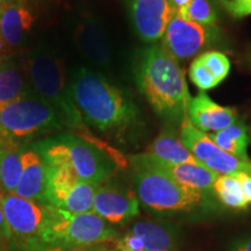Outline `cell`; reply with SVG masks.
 Listing matches in <instances>:
<instances>
[{"label": "cell", "instance_id": "ba28073f", "mask_svg": "<svg viewBox=\"0 0 251 251\" xmlns=\"http://www.w3.org/2000/svg\"><path fill=\"white\" fill-rule=\"evenodd\" d=\"M224 46V33L218 26H206L175 14L162 37L161 47L176 61L188 59L212 47Z\"/></svg>", "mask_w": 251, "mask_h": 251}, {"label": "cell", "instance_id": "4dcf8cb0", "mask_svg": "<svg viewBox=\"0 0 251 251\" xmlns=\"http://www.w3.org/2000/svg\"><path fill=\"white\" fill-rule=\"evenodd\" d=\"M235 177L237 178L238 183L241 185V188H242V192L248 205H251V174L240 172V174L235 175Z\"/></svg>", "mask_w": 251, "mask_h": 251}, {"label": "cell", "instance_id": "cb8c5ba5", "mask_svg": "<svg viewBox=\"0 0 251 251\" xmlns=\"http://www.w3.org/2000/svg\"><path fill=\"white\" fill-rule=\"evenodd\" d=\"M213 193L216 200L228 208L243 211L249 206L235 176L218 175L213 185Z\"/></svg>", "mask_w": 251, "mask_h": 251}, {"label": "cell", "instance_id": "d4e9b609", "mask_svg": "<svg viewBox=\"0 0 251 251\" xmlns=\"http://www.w3.org/2000/svg\"><path fill=\"white\" fill-rule=\"evenodd\" d=\"M177 14L185 20L206 26H216L219 19L218 11L212 0H191L190 4L178 11Z\"/></svg>", "mask_w": 251, "mask_h": 251}, {"label": "cell", "instance_id": "8d00e7d4", "mask_svg": "<svg viewBox=\"0 0 251 251\" xmlns=\"http://www.w3.org/2000/svg\"><path fill=\"white\" fill-rule=\"evenodd\" d=\"M4 41L1 39V35H0V61H1V56H2V51H4Z\"/></svg>", "mask_w": 251, "mask_h": 251}, {"label": "cell", "instance_id": "d590c367", "mask_svg": "<svg viewBox=\"0 0 251 251\" xmlns=\"http://www.w3.org/2000/svg\"><path fill=\"white\" fill-rule=\"evenodd\" d=\"M0 251H11L8 247V242L0 240Z\"/></svg>", "mask_w": 251, "mask_h": 251}, {"label": "cell", "instance_id": "ffe728a7", "mask_svg": "<svg viewBox=\"0 0 251 251\" xmlns=\"http://www.w3.org/2000/svg\"><path fill=\"white\" fill-rule=\"evenodd\" d=\"M148 152L170 164H200L185 147L175 125L168 124L163 128L149 146Z\"/></svg>", "mask_w": 251, "mask_h": 251}, {"label": "cell", "instance_id": "ab89813d", "mask_svg": "<svg viewBox=\"0 0 251 251\" xmlns=\"http://www.w3.org/2000/svg\"><path fill=\"white\" fill-rule=\"evenodd\" d=\"M0 143H1V140H0Z\"/></svg>", "mask_w": 251, "mask_h": 251}, {"label": "cell", "instance_id": "3957f363", "mask_svg": "<svg viewBox=\"0 0 251 251\" xmlns=\"http://www.w3.org/2000/svg\"><path fill=\"white\" fill-rule=\"evenodd\" d=\"M141 92L153 112L166 124L177 125L187 117L191 97L179 63L161 46L144 49L136 69Z\"/></svg>", "mask_w": 251, "mask_h": 251}, {"label": "cell", "instance_id": "74e56055", "mask_svg": "<svg viewBox=\"0 0 251 251\" xmlns=\"http://www.w3.org/2000/svg\"><path fill=\"white\" fill-rule=\"evenodd\" d=\"M9 1H12V0H0V5L6 4V2H9Z\"/></svg>", "mask_w": 251, "mask_h": 251}, {"label": "cell", "instance_id": "277c9868", "mask_svg": "<svg viewBox=\"0 0 251 251\" xmlns=\"http://www.w3.org/2000/svg\"><path fill=\"white\" fill-rule=\"evenodd\" d=\"M48 166L67 164L79 179L100 185L107 183L124 163L119 153L78 135H64L57 140H46L34 147Z\"/></svg>", "mask_w": 251, "mask_h": 251}, {"label": "cell", "instance_id": "e575fe53", "mask_svg": "<svg viewBox=\"0 0 251 251\" xmlns=\"http://www.w3.org/2000/svg\"><path fill=\"white\" fill-rule=\"evenodd\" d=\"M98 251H118V250L117 248L114 247L113 242H106V243L100 244Z\"/></svg>", "mask_w": 251, "mask_h": 251}, {"label": "cell", "instance_id": "4316f807", "mask_svg": "<svg viewBox=\"0 0 251 251\" xmlns=\"http://www.w3.org/2000/svg\"><path fill=\"white\" fill-rule=\"evenodd\" d=\"M205 67L211 71V74L216 78L219 84L226 79L230 71V61L224 52L216 51V50H209V51L202 52L198 56Z\"/></svg>", "mask_w": 251, "mask_h": 251}, {"label": "cell", "instance_id": "4fadbf2b", "mask_svg": "<svg viewBox=\"0 0 251 251\" xmlns=\"http://www.w3.org/2000/svg\"><path fill=\"white\" fill-rule=\"evenodd\" d=\"M176 14L169 0H130V17L137 35L144 42L162 40Z\"/></svg>", "mask_w": 251, "mask_h": 251}, {"label": "cell", "instance_id": "30bf717a", "mask_svg": "<svg viewBox=\"0 0 251 251\" xmlns=\"http://www.w3.org/2000/svg\"><path fill=\"white\" fill-rule=\"evenodd\" d=\"M180 139L200 164L216 175L235 176L240 172L251 174V162H244L222 150L208 134L199 130L188 117L179 126Z\"/></svg>", "mask_w": 251, "mask_h": 251}, {"label": "cell", "instance_id": "52a82bcc", "mask_svg": "<svg viewBox=\"0 0 251 251\" xmlns=\"http://www.w3.org/2000/svg\"><path fill=\"white\" fill-rule=\"evenodd\" d=\"M119 237L114 228L94 212L74 214L63 209H52L48 225L39 236L47 243L68 246H97L114 242Z\"/></svg>", "mask_w": 251, "mask_h": 251}, {"label": "cell", "instance_id": "44dd1931", "mask_svg": "<svg viewBox=\"0 0 251 251\" xmlns=\"http://www.w3.org/2000/svg\"><path fill=\"white\" fill-rule=\"evenodd\" d=\"M30 91L24 65L11 59L0 61V109Z\"/></svg>", "mask_w": 251, "mask_h": 251}, {"label": "cell", "instance_id": "836d02e7", "mask_svg": "<svg viewBox=\"0 0 251 251\" xmlns=\"http://www.w3.org/2000/svg\"><path fill=\"white\" fill-rule=\"evenodd\" d=\"M190 1L191 0H169V2H170L171 6L176 11V14H177L178 11L186 7V6L190 4Z\"/></svg>", "mask_w": 251, "mask_h": 251}, {"label": "cell", "instance_id": "5b68a950", "mask_svg": "<svg viewBox=\"0 0 251 251\" xmlns=\"http://www.w3.org/2000/svg\"><path fill=\"white\" fill-rule=\"evenodd\" d=\"M30 91L51 103L61 113L68 127L83 128V119L72 100L65 80L64 63L54 52L37 48L30 52L24 64Z\"/></svg>", "mask_w": 251, "mask_h": 251}, {"label": "cell", "instance_id": "e0dca14e", "mask_svg": "<svg viewBox=\"0 0 251 251\" xmlns=\"http://www.w3.org/2000/svg\"><path fill=\"white\" fill-rule=\"evenodd\" d=\"M48 166L35 148L25 149L23 153V174L15 190L17 196L25 199L47 202Z\"/></svg>", "mask_w": 251, "mask_h": 251}, {"label": "cell", "instance_id": "1f68e13d", "mask_svg": "<svg viewBox=\"0 0 251 251\" xmlns=\"http://www.w3.org/2000/svg\"><path fill=\"white\" fill-rule=\"evenodd\" d=\"M230 251H251V236H243L230 244Z\"/></svg>", "mask_w": 251, "mask_h": 251}, {"label": "cell", "instance_id": "ac0fdd59", "mask_svg": "<svg viewBox=\"0 0 251 251\" xmlns=\"http://www.w3.org/2000/svg\"><path fill=\"white\" fill-rule=\"evenodd\" d=\"M147 155L152 165H155L157 169L164 172L177 183L200 193L214 196L213 185L218 175L207 169L206 166L201 164H170L156 158L149 152H147Z\"/></svg>", "mask_w": 251, "mask_h": 251}, {"label": "cell", "instance_id": "5bb4252c", "mask_svg": "<svg viewBox=\"0 0 251 251\" xmlns=\"http://www.w3.org/2000/svg\"><path fill=\"white\" fill-rule=\"evenodd\" d=\"M75 41L84 57L100 68H108L112 63V49L107 33L101 21L87 14L75 29Z\"/></svg>", "mask_w": 251, "mask_h": 251}, {"label": "cell", "instance_id": "2e32d148", "mask_svg": "<svg viewBox=\"0 0 251 251\" xmlns=\"http://www.w3.org/2000/svg\"><path fill=\"white\" fill-rule=\"evenodd\" d=\"M35 21L28 0H12L0 5V35L4 45L18 48Z\"/></svg>", "mask_w": 251, "mask_h": 251}, {"label": "cell", "instance_id": "d6a6232c", "mask_svg": "<svg viewBox=\"0 0 251 251\" xmlns=\"http://www.w3.org/2000/svg\"><path fill=\"white\" fill-rule=\"evenodd\" d=\"M12 238L11 230H9L7 222H6L4 211H2L1 202H0V240L6 241V242H9Z\"/></svg>", "mask_w": 251, "mask_h": 251}, {"label": "cell", "instance_id": "484cf974", "mask_svg": "<svg viewBox=\"0 0 251 251\" xmlns=\"http://www.w3.org/2000/svg\"><path fill=\"white\" fill-rule=\"evenodd\" d=\"M100 244L97 246H68L61 243H47L39 237L27 238V240H14L8 242L11 251H98Z\"/></svg>", "mask_w": 251, "mask_h": 251}, {"label": "cell", "instance_id": "83f0119b", "mask_svg": "<svg viewBox=\"0 0 251 251\" xmlns=\"http://www.w3.org/2000/svg\"><path fill=\"white\" fill-rule=\"evenodd\" d=\"M188 76L192 83L199 89L201 92L214 89L219 85V81L211 74V71L205 67V64L197 57L191 63L190 70H188Z\"/></svg>", "mask_w": 251, "mask_h": 251}, {"label": "cell", "instance_id": "7a4b0ae2", "mask_svg": "<svg viewBox=\"0 0 251 251\" xmlns=\"http://www.w3.org/2000/svg\"><path fill=\"white\" fill-rule=\"evenodd\" d=\"M84 124L107 134H121L140 122L139 109L124 91L101 74L78 68L69 84Z\"/></svg>", "mask_w": 251, "mask_h": 251}, {"label": "cell", "instance_id": "6da1fadb", "mask_svg": "<svg viewBox=\"0 0 251 251\" xmlns=\"http://www.w3.org/2000/svg\"><path fill=\"white\" fill-rule=\"evenodd\" d=\"M134 191L140 205L162 219H190L215 213L218 200L172 179L149 161L147 152L129 157Z\"/></svg>", "mask_w": 251, "mask_h": 251}, {"label": "cell", "instance_id": "9c48e42d", "mask_svg": "<svg viewBox=\"0 0 251 251\" xmlns=\"http://www.w3.org/2000/svg\"><path fill=\"white\" fill-rule=\"evenodd\" d=\"M97 190L98 185L79 179L67 164L48 166L47 202L56 208L74 214L93 212Z\"/></svg>", "mask_w": 251, "mask_h": 251}, {"label": "cell", "instance_id": "7c38bea8", "mask_svg": "<svg viewBox=\"0 0 251 251\" xmlns=\"http://www.w3.org/2000/svg\"><path fill=\"white\" fill-rule=\"evenodd\" d=\"M93 212L111 225H125L140 214V202L135 191L120 184L100 185L93 201Z\"/></svg>", "mask_w": 251, "mask_h": 251}, {"label": "cell", "instance_id": "d6986e66", "mask_svg": "<svg viewBox=\"0 0 251 251\" xmlns=\"http://www.w3.org/2000/svg\"><path fill=\"white\" fill-rule=\"evenodd\" d=\"M130 230L142 238L146 251H179V230L170 222L140 220L131 226Z\"/></svg>", "mask_w": 251, "mask_h": 251}, {"label": "cell", "instance_id": "8992f818", "mask_svg": "<svg viewBox=\"0 0 251 251\" xmlns=\"http://www.w3.org/2000/svg\"><path fill=\"white\" fill-rule=\"evenodd\" d=\"M65 127L61 113L33 92L0 109V140L5 142L23 144Z\"/></svg>", "mask_w": 251, "mask_h": 251}, {"label": "cell", "instance_id": "603a6c76", "mask_svg": "<svg viewBox=\"0 0 251 251\" xmlns=\"http://www.w3.org/2000/svg\"><path fill=\"white\" fill-rule=\"evenodd\" d=\"M208 135L216 143V146H219L226 152L230 153L241 161L251 162L248 156V146H249L251 137L249 127L244 122L238 120L225 129Z\"/></svg>", "mask_w": 251, "mask_h": 251}, {"label": "cell", "instance_id": "8fae6325", "mask_svg": "<svg viewBox=\"0 0 251 251\" xmlns=\"http://www.w3.org/2000/svg\"><path fill=\"white\" fill-rule=\"evenodd\" d=\"M0 202L14 240L39 237L48 225L54 209V206L49 203L25 199L11 193H0Z\"/></svg>", "mask_w": 251, "mask_h": 251}, {"label": "cell", "instance_id": "f1b7e54d", "mask_svg": "<svg viewBox=\"0 0 251 251\" xmlns=\"http://www.w3.org/2000/svg\"><path fill=\"white\" fill-rule=\"evenodd\" d=\"M113 244L118 251H146L142 238L130 229L122 236H119Z\"/></svg>", "mask_w": 251, "mask_h": 251}, {"label": "cell", "instance_id": "9a60e30c", "mask_svg": "<svg viewBox=\"0 0 251 251\" xmlns=\"http://www.w3.org/2000/svg\"><path fill=\"white\" fill-rule=\"evenodd\" d=\"M187 117L199 130H222L238 121V113L233 107H226L209 98L205 92L191 98L187 107Z\"/></svg>", "mask_w": 251, "mask_h": 251}, {"label": "cell", "instance_id": "7402d4cb", "mask_svg": "<svg viewBox=\"0 0 251 251\" xmlns=\"http://www.w3.org/2000/svg\"><path fill=\"white\" fill-rule=\"evenodd\" d=\"M23 144L1 141L0 143V188L14 194L23 174Z\"/></svg>", "mask_w": 251, "mask_h": 251}, {"label": "cell", "instance_id": "f546056e", "mask_svg": "<svg viewBox=\"0 0 251 251\" xmlns=\"http://www.w3.org/2000/svg\"><path fill=\"white\" fill-rule=\"evenodd\" d=\"M218 2L233 18L241 19L248 17V15H251V0H243V1L218 0Z\"/></svg>", "mask_w": 251, "mask_h": 251}, {"label": "cell", "instance_id": "f35d334b", "mask_svg": "<svg viewBox=\"0 0 251 251\" xmlns=\"http://www.w3.org/2000/svg\"><path fill=\"white\" fill-rule=\"evenodd\" d=\"M0 193H2V191H1V188H0Z\"/></svg>", "mask_w": 251, "mask_h": 251}]
</instances>
